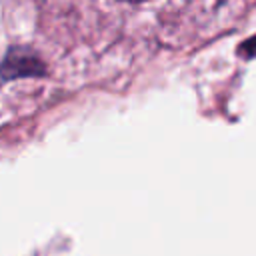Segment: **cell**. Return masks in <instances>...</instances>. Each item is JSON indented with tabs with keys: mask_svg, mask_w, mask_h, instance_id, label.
Here are the masks:
<instances>
[{
	"mask_svg": "<svg viewBox=\"0 0 256 256\" xmlns=\"http://www.w3.org/2000/svg\"><path fill=\"white\" fill-rule=\"evenodd\" d=\"M44 72H46V66L38 58V54L22 46L10 48L0 64V76L4 80L24 78V76H42Z\"/></svg>",
	"mask_w": 256,
	"mask_h": 256,
	"instance_id": "cell-1",
	"label": "cell"
},
{
	"mask_svg": "<svg viewBox=\"0 0 256 256\" xmlns=\"http://www.w3.org/2000/svg\"><path fill=\"white\" fill-rule=\"evenodd\" d=\"M238 54L242 58H256V34L250 36L248 40H244L240 46H238Z\"/></svg>",
	"mask_w": 256,
	"mask_h": 256,
	"instance_id": "cell-2",
	"label": "cell"
},
{
	"mask_svg": "<svg viewBox=\"0 0 256 256\" xmlns=\"http://www.w3.org/2000/svg\"><path fill=\"white\" fill-rule=\"evenodd\" d=\"M122 2H132V4H138V2H146V0H122Z\"/></svg>",
	"mask_w": 256,
	"mask_h": 256,
	"instance_id": "cell-3",
	"label": "cell"
}]
</instances>
